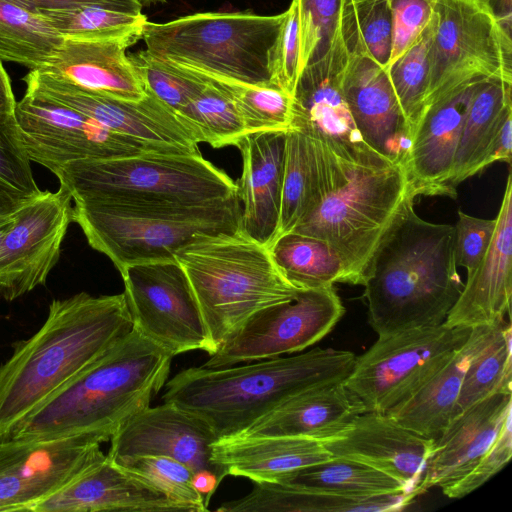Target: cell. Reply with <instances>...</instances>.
Here are the masks:
<instances>
[{
    "label": "cell",
    "mask_w": 512,
    "mask_h": 512,
    "mask_svg": "<svg viewBox=\"0 0 512 512\" xmlns=\"http://www.w3.org/2000/svg\"><path fill=\"white\" fill-rule=\"evenodd\" d=\"M175 512L184 508L108 456L39 503L32 512Z\"/></svg>",
    "instance_id": "obj_26"
},
{
    "label": "cell",
    "mask_w": 512,
    "mask_h": 512,
    "mask_svg": "<svg viewBox=\"0 0 512 512\" xmlns=\"http://www.w3.org/2000/svg\"><path fill=\"white\" fill-rule=\"evenodd\" d=\"M241 205L229 201L188 207L128 208L74 201L72 220L89 245L120 271L132 264L175 260L176 252L200 233L239 228Z\"/></svg>",
    "instance_id": "obj_9"
},
{
    "label": "cell",
    "mask_w": 512,
    "mask_h": 512,
    "mask_svg": "<svg viewBox=\"0 0 512 512\" xmlns=\"http://www.w3.org/2000/svg\"><path fill=\"white\" fill-rule=\"evenodd\" d=\"M247 495L223 503L218 512H387L400 511L416 496L409 492L351 497L283 482H254Z\"/></svg>",
    "instance_id": "obj_30"
},
{
    "label": "cell",
    "mask_w": 512,
    "mask_h": 512,
    "mask_svg": "<svg viewBox=\"0 0 512 512\" xmlns=\"http://www.w3.org/2000/svg\"><path fill=\"white\" fill-rule=\"evenodd\" d=\"M510 411L495 437L492 445L478 465L464 478L444 491L449 498H462L496 475L509 462L512 456V430Z\"/></svg>",
    "instance_id": "obj_48"
},
{
    "label": "cell",
    "mask_w": 512,
    "mask_h": 512,
    "mask_svg": "<svg viewBox=\"0 0 512 512\" xmlns=\"http://www.w3.org/2000/svg\"><path fill=\"white\" fill-rule=\"evenodd\" d=\"M128 310L142 336L173 357L193 350L214 353L189 280L176 260L121 269Z\"/></svg>",
    "instance_id": "obj_12"
},
{
    "label": "cell",
    "mask_w": 512,
    "mask_h": 512,
    "mask_svg": "<svg viewBox=\"0 0 512 512\" xmlns=\"http://www.w3.org/2000/svg\"><path fill=\"white\" fill-rule=\"evenodd\" d=\"M512 83L488 78L476 88L466 111L455 152L451 186L481 172L485 150L502 120L512 113Z\"/></svg>",
    "instance_id": "obj_32"
},
{
    "label": "cell",
    "mask_w": 512,
    "mask_h": 512,
    "mask_svg": "<svg viewBox=\"0 0 512 512\" xmlns=\"http://www.w3.org/2000/svg\"><path fill=\"white\" fill-rule=\"evenodd\" d=\"M491 325L471 328L465 343L415 395L386 414L405 427L436 440L455 417L464 372Z\"/></svg>",
    "instance_id": "obj_31"
},
{
    "label": "cell",
    "mask_w": 512,
    "mask_h": 512,
    "mask_svg": "<svg viewBox=\"0 0 512 512\" xmlns=\"http://www.w3.org/2000/svg\"><path fill=\"white\" fill-rule=\"evenodd\" d=\"M21 203L0 194V213L15 210Z\"/></svg>",
    "instance_id": "obj_57"
},
{
    "label": "cell",
    "mask_w": 512,
    "mask_h": 512,
    "mask_svg": "<svg viewBox=\"0 0 512 512\" xmlns=\"http://www.w3.org/2000/svg\"><path fill=\"white\" fill-rule=\"evenodd\" d=\"M202 80L206 86L178 116L191 128L199 143L214 148L236 146L247 132L234 101L220 87Z\"/></svg>",
    "instance_id": "obj_39"
},
{
    "label": "cell",
    "mask_w": 512,
    "mask_h": 512,
    "mask_svg": "<svg viewBox=\"0 0 512 512\" xmlns=\"http://www.w3.org/2000/svg\"><path fill=\"white\" fill-rule=\"evenodd\" d=\"M471 328H414L378 336L343 381L365 411L387 413L415 395L465 343Z\"/></svg>",
    "instance_id": "obj_10"
},
{
    "label": "cell",
    "mask_w": 512,
    "mask_h": 512,
    "mask_svg": "<svg viewBox=\"0 0 512 512\" xmlns=\"http://www.w3.org/2000/svg\"><path fill=\"white\" fill-rule=\"evenodd\" d=\"M300 31V72L323 58L340 33L346 0H296ZM300 74V73H299Z\"/></svg>",
    "instance_id": "obj_44"
},
{
    "label": "cell",
    "mask_w": 512,
    "mask_h": 512,
    "mask_svg": "<svg viewBox=\"0 0 512 512\" xmlns=\"http://www.w3.org/2000/svg\"><path fill=\"white\" fill-rule=\"evenodd\" d=\"M434 441L386 413L369 411L358 415L339 435L322 442L332 456L370 465L418 496Z\"/></svg>",
    "instance_id": "obj_22"
},
{
    "label": "cell",
    "mask_w": 512,
    "mask_h": 512,
    "mask_svg": "<svg viewBox=\"0 0 512 512\" xmlns=\"http://www.w3.org/2000/svg\"><path fill=\"white\" fill-rule=\"evenodd\" d=\"M269 251L282 275L300 290L345 283L338 256L322 239L288 232L277 237Z\"/></svg>",
    "instance_id": "obj_35"
},
{
    "label": "cell",
    "mask_w": 512,
    "mask_h": 512,
    "mask_svg": "<svg viewBox=\"0 0 512 512\" xmlns=\"http://www.w3.org/2000/svg\"><path fill=\"white\" fill-rule=\"evenodd\" d=\"M425 103L476 78L512 83V37L484 0H437Z\"/></svg>",
    "instance_id": "obj_11"
},
{
    "label": "cell",
    "mask_w": 512,
    "mask_h": 512,
    "mask_svg": "<svg viewBox=\"0 0 512 512\" xmlns=\"http://www.w3.org/2000/svg\"><path fill=\"white\" fill-rule=\"evenodd\" d=\"M286 132L244 135L237 147L242 158L236 195L242 205L239 228L270 247L277 238L284 174Z\"/></svg>",
    "instance_id": "obj_23"
},
{
    "label": "cell",
    "mask_w": 512,
    "mask_h": 512,
    "mask_svg": "<svg viewBox=\"0 0 512 512\" xmlns=\"http://www.w3.org/2000/svg\"><path fill=\"white\" fill-rule=\"evenodd\" d=\"M105 438L80 434L0 440V511H33L46 498L106 458Z\"/></svg>",
    "instance_id": "obj_14"
},
{
    "label": "cell",
    "mask_w": 512,
    "mask_h": 512,
    "mask_svg": "<svg viewBox=\"0 0 512 512\" xmlns=\"http://www.w3.org/2000/svg\"><path fill=\"white\" fill-rule=\"evenodd\" d=\"M128 57L144 90L177 115L206 86L202 79L188 69L161 60L146 49Z\"/></svg>",
    "instance_id": "obj_42"
},
{
    "label": "cell",
    "mask_w": 512,
    "mask_h": 512,
    "mask_svg": "<svg viewBox=\"0 0 512 512\" xmlns=\"http://www.w3.org/2000/svg\"><path fill=\"white\" fill-rule=\"evenodd\" d=\"M133 329L124 293L54 299L0 366V440Z\"/></svg>",
    "instance_id": "obj_1"
},
{
    "label": "cell",
    "mask_w": 512,
    "mask_h": 512,
    "mask_svg": "<svg viewBox=\"0 0 512 512\" xmlns=\"http://www.w3.org/2000/svg\"><path fill=\"white\" fill-rule=\"evenodd\" d=\"M193 486L203 497L208 507L210 500L220 485L217 475L209 470H201L193 473Z\"/></svg>",
    "instance_id": "obj_53"
},
{
    "label": "cell",
    "mask_w": 512,
    "mask_h": 512,
    "mask_svg": "<svg viewBox=\"0 0 512 512\" xmlns=\"http://www.w3.org/2000/svg\"><path fill=\"white\" fill-rule=\"evenodd\" d=\"M72 195L60 185L23 201L0 246V297L13 301L45 284L72 220Z\"/></svg>",
    "instance_id": "obj_18"
},
{
    "label": "cell",
    "mask_w": 512,
    "mask_h": 512,
    "mask_svg": "<svg viewBox=\"0 0 512 512\" xmlns=\"http://www.w3.org/2000/svg\"><path fill=\"white\" fill-rule=\"evenodd\" d=\"M491 243L467 272L461 293L444 324L473 328L493 325L509 314L512 296V177L509 174Z\"/></svg>",
    "instance_id": "obj_24"
},
{
    "label": "cell",
    "mask_w": 512,
    "mask_h": 512,
    "mask_svg": "<svg viewBox=\"0 0 512 512\" xmlns=\"http://www.w3.org/2000/svg\"><path fill=\"white\" fill-rule=\"evenodd\" d=\"M172 358L133 328L21 420L7 438L96 434L109 441L127 420L150 406L165 386Z\"/></svg>",
    "instance_id": "obj_3"
},
{
    "label": "cell",
    "mask_w": 512,
    "mask_h": 512,
    "mask_svg": "<svg viewBox=\"0 0 512 512\" xmlns=\"http://www.w3.org/2000/svg\"><path fill=\"white\" fill-rule=\"evenodd\" d=\"M15 118L30 161L53 174L77 160L150 152L89 116L28 91L16 102Z\"/></svg>",
    "instance_id": "obj_17"
},
{
    "label": "cell",
    "mask_w": 512,
    "mask_h": 512,
    "mask_svg": "<svg viewBox=\"0 0 512 512\" xmlns=\"http://www.w3.org/2000/svg\"><path fill=\"white\" fill-rule=\"evenodd\" d=\"M23 80L26 91L79 111L150 152L200 153L191 128L146 90L141 100L127 101L83 90L38 69H31Z\"/></svg>",
    "instance_id": "obj_15"
},
{
    "label": "cell",
    "mask_w": 512,
    "mask_h": 512,
    "mask_svg": "<svg viewBox=\"0 0 512 512\" xmlns=\"http://www.w3.org/2000/svg\"><path fill=\"white\" fill-rule=\"evenodd\" d=\"M341 32L347 48L342 88L354 124L372 150L403 166L411 145L410 128L387 69L363 41L352 0H346Z\"/></svg>",
    "instance_id": "obj_16"
},
{
    "label": "cell",
    "mask_w": 512,
    "mask_h": 512,
    "mask_svg": "<svg viewBox=\"0 0 512 512\" xmlns=\"http://www.w3.org/2000/svg\"><path fill=\"white\" fill-rule=\"evenodd\" d=\"M344 313L333 286L301 290L295 299L251 316L202 366L230 367L302 352L329 334Z\"/></svg>",
    "instance_id": "obj_13"
},
{
    "label": "cell",
    "mask_w": 512,
    "mask_h": 512,
    "mask_svg": "<svg viewBox=\"0 0 512 512\" xmlns=\"http://www.w3.org/2000/svg\"><path fill=\"white\" fill-rule=\"evenodd\" d=\"M388 2L394 22L391 64L410 47L431 21L437 0H388Z\"/></svg>",
    "instance_id": "obj_50"
},
{
    "label": "cell",
    "mask_w": 512,
    "mask_h": 512,
    "mask_svg": "<svg viewBox=\"0 0 512 512\" xmlns=\"http://www.w3.org/2000/svg\"><path fill=\"white\" fill-rule=\"evenodd\" d=\"M40 192L15 114L0 115V194L22 203Z\"/></svg>",
    "instance_id": "obj_45"
},
{
    "label": "cell",
    "mask_w": 512,
    "mask_h": 512,
    "mask_svg": "<svg viewBox=\"0 0 512 512\" xmlns=\"http://www.w3.org/2000/svg\"><path fill=\"white\" fill-rule=\"evenodd\" d=\"M55 175L73 201L128 208L206 206L237 197L236 182L200 153L77 160Z\"/></svg>",
    "instance_id": "obj_7"
},
{
    "label": "cell",
    "mask_w": 512,
    "mask_h": 512,
    "mask_svg": "<svg viewBox=\"0 0 512 512\" xmlns=\"http://www.w3.org/2000/svg\"><path fill=\"white\" fill-rule=\"evenodd\" d=\"M175 260L189 280L214 352L255 313L301 291L279 271L269 248L240 228L200 233Z\"/></svg>",
    "instance_id": "obj_6"
},
{
    "label": "cell",
    "mask_w": 512,
    "mask_h": 512,
    "mask_svg": "<svg viewBox=\"0 0 512 512\" xmlns=\"http://www.w3.org/2000/svg\"><path fill=\"white\" fill-rule=\"evenodd\" d=\"M320 144L323 188L291 232L326 241L342 264L345 283L363 285L377 246L409 194L405 171L379 154L342 157Z\"/></svg>",
    "instance_id": "obj_5"
},
{
    "label": "cell",
    "mask_w": 512,
    "mask_h": 512,
    "mask_svg": "<svg viewBox=\"0 0 512 512\" xmlns=\"http://www.w3.org/2000/svg\"><path fill=\"white\" fill-rule=\"evenodd\" d=\"M346 63L340 29L328 53L301 70L292 94L289 129L324 143L342 157L378 154L364 142L349 112L342 88Z\"/></svg>",
    "instance_id": "obj_19"
},
{
    "label": "cell",
    "mask_w": 512,
    "mask_h": 512,
    "mask_svg": "<svg viewBox=\"0 0 512 512\" xmlns=\"http://www.w3.org/2000/svg\"><path fill=\"white\" fill-rule=\"evenodd\" d=\"M300 73V31L297 1L292 0L276 44L273 82L291 97Z\"/></svg>",
    "instance_id": "obj_47"
},
{
    "label": "cell",
    "mask_w": 512,
    "mask_h": 512,
    "mask_svg": "<svg viewBox=\"0 0 512 512\" xmlns=\"http://www.w3.org/2000/svg\"><path fill=\"white\" fill-rule=\"evenodd\" d=\"M59 35L75 40H121L135 43L147 18L100 5H77L36 12Z\"/></svg>",
    "instance_id": "obj_38"
},
{
    "label": "cell",
    "mask_w": 512,
    "mask_h": 512,
    "mask_svg": "<svg viewBox=\"0 0 512 512\" xmlns=\"http://www.w3.org/2000/svg\"><path fill=\"white\" fill-rule=\"evenodd\" d=\"M332 457L323 442L302 436H233L219 438L211 461L222 478L245 477L253 482H281L296 471Z\"/></svg>",
    "instance_id": "obj_29"
},
{
    "label": "cell",
    "mask_w": 512,
    "mask_h": 512,
    "mask_svg": "<svg viewBox=\"0 0 512 512\" xmlns=\"http://www.w3.org/2000/svg\"><path fill=\"white\" fill-rule=\"evenodd\" d=\"M116 464L153 484L186 512L208 511L193 486V471L185 464L164 456H143Z\"/></svg>",
    "instance_id": "obj_43"
},
{
    "label": "cell",
    "mask_w": 512,
    "mask_h": 512,
    "mask_svg": "<svg viewBox=\"0 0 512 512\" xmlns=\"http://www.w3.org/2000/svg\"><path fill=\"white\" fill-rule=\"evenodd\" d=\"M502 30L512 37V0H484Z\"/></svg>",
    "instance_id": "obj_54"
},
{
    "label": "cell",
    "mask_w": 512,
    "mask_h": 512,
    "mask_svg": "<svg viewBox=\"0 0 512 512\" xmlns=\"http://www.w3.org/2000/svg\"><path fill=\"white\" fill-rule=\"evenodd\" d=\"M31 12L45 9H58L77 5H100L107 8L141 14L142 7L136 0H8Z\"/></svg>",
    "instance_id": "obj_51"
},
{
    "label": "cell",
    "mask_w": 512,
    "mask_h": 512,
    "mask_svg": "<svg viewBox=\"0 0 512 512\" xmlns=\"http://www.w3.org/2000/svg\"><path fill=\"white\" fill-rule=\"evenodd\" d=\"M358 27L371 56L384 68L391 60L394 22L388 0H352Z\"/></svg>",
    "instance_id": "obj_46"
},
{
    "label": "cell",
    "mask_w": 512,
    "mask_h": 512,
    "mask_svg": "<svg viewBox=\"0 0 512 512\" xmlns=\"http://www.w3.org/2000/svg\"><path fill=\"white\" fill-rule=\"evenodd\" d=\"M281 482L351 497L409 492L398 480L370 465L335 456L302 468Z\"/></svg>",
    "instance_id": "obj_36"
},
{
    "label": "cell",
    "mask_w": 512,
    "mask_h": 512,
    "mask_svg": "<svg viewBox=\"0 0 512 512\" xmlns=\"http://www.w3.org/2000/svg\"><path fill=\"white\" fill-rule=\"evenodd\" d=\"M188 70L220 87L232 98L243 119L247 134L286 132L289 129L292 97L282 89L244 84L200 71Z\"/></svg>",
    "instance_id": "obj_40"
},
{
    "label": "cell",
    "mask_w": 512,
    "mask_h": 512,
    "mask_svg": "<svg viewBox=\"0 0 512 512\" xmlns=\"http://www.w3.org/2000/svg\"><path fill=\"white\" fill-rule=\"evenodd\" d=\"M140 5L141 7L143 8L144 6H148V5H151V4H154V3H158V2H163L165 0H136Z\"/></svg>",
    "instance_id": "obj_58"
},
{
    "label": "cell",
    "mask_w": 512,
    "mask_h": 512,
    "mask_svg": "<svg viewBox=\"0 0 512 512\" xmlns=\"http://www.w3.org/2000/svg\"><path fill=\"white\" fill-rule=\"evenodd\" d=\"M512 157V113L500 123L490 140L481 163V170L496 161L511 164Z\"/></svg>",
    "instance_id": "obj_52"
},
{
    "label": "cell",
    "mask_w": 512,
    "mask_h": 512,
    "mask_svg": "<svg viewBox=\"0 0 512 512\" xmlns=\"http://www.w3.org/2000/svg\"><path fill=\"white\" fill-rule=\"evenodd\" d=\"M285 12H208L147 22L141 38L153 56L216 77L276 87L273 65ZM278 88V87H277Z\"/></svg>",
    "instance_id": "obj_8"
},
{
    "label": "cell",
    "mask_w": 512,
    "mask_h": 512,
    "mask_svg": "<svg viewBox=\"0 0 512 512\" xmlns=\"http://www.w3.org/2000/svg\"><path fill=\"white\" fill-rule=\"evenodd\" d=\"M323 178L324 156L320 142L288 129L277 237L291 232L312 211L322 190Z\"/></svg>",
    "instance_id": "obj_33"
},
{
    "label": "cell",
    "mask_w": 512,
    "mask_h": 512,
    "mask_svg": "<svg viewBox=\"0 0 512 512\" xmlns=\"http://www.w3.org/2000/svg\"><path fill=\"white\" fill-rule=\"evenodd\" d=\"M476 78L428 100L411 135L403 163L408 191L416 198H456L451 186L455 152L464 117L481 81Z\"/></svg>",
    "instance_id": "obj_21"
},
{
    "label": "cell",
    "mask_w": 512,
    "mask_h": 512,
    "mask_svg": "<svg viewBox=\"0 0 512 512\" xmlns=\"http://www.w3.org/2000/svg\"><path fill=\"white\" fill-rule=\"evenodd\" d=\"M512 328L505 319L490 326L464 372L455 416L495 393H512Z\"/></svg>",
    "instance_id": "obj_34"
},
{
    "label": "cell",
    "mask_w": 512,
    "mask_h": 512,
    "mask_svg": "<svg viewBox=\"0 0 512 512\" xmlns=\"http://www.w3.org/2000/svg\"><path fill=\"white\" fill-rule=\"evenodd\" d=\"M355 358L351 351L315 347L242 366L187 368L165 383L162 399L203 418L218 439L233 437L295 395L344 381Z\"/></svg>",
    "instance_id": "obj_4"
},
{
    "label": "cell",
    "mask_w": 512,
    "mask_h": 512,
    "mask_svg": "<svg viewBox=\"0 0 512 512\" xmlns=\"http://www.w3.org/2000/svg\"><path fill=\"white\" fill-rule=\"evenodd\" d=\"M16 102L10 78L0 61V115L15 114Z\"/></svg>",
    "instance_id": "obj_55"
},
{
    "label": "cell",
    "mask_w": 512,
    "mask_h": 512,
    "mask_svg": "<svg viewBox=\"0 0 512 512\" xmlns=\"http://www.w3.org/2000/svg\"><path fill=\"white\" fill-rule=\"evenodd\" d=\"M64 38L39 14L0 0V61L43 67Z\"/></svg>",
    "instance_id": "obj_37"
},
{
    "label": "cell",
    "mask_w": 512,
    "mask_h": 512,
    "mask_svg": "<svg viewBox=\"0 0 512 512\" xmlns=\"http://www.w3.org/2000/svg\"><path fill=\"white\" fill-rule=\"evenodd\" d=\"M497 220L482 219L458 211L454 226V258L457 266L473 270L485 255L494 235Z\"/></svg>",
    "instance_id": "obj_49"
},
{
    "label": "cell",
    "mask_w": 512,
    "mask_h": 512,
    "mask_svg": "<svg viewBox=\"0 0 512 512\" xmlns=\"http://www.w3.org/2000/svg\"><path fill=\"white\" fill-rule=\"evenodd\" d=\"M410 194L369 263L364 298L380 335L444 323L463 288L454 258V226L420 218Z\"/></svg>",
    "instance_id": "obj_2"
},
{
    "label": "cell",
    "mask_w": 512,
    "mask_h": 512,
    "mask_svg": "<svg viewBox=\"0 0 512 512\" xmlns=\"http://www.w3.org/2000/svg\"><path fill=\"white\" fill-rule=\"evenodd\" d=\"M434 18L410 47L387 68L392 87L412 135L424 107L429 85V48Z\"/></svg>",
    "instance_id": "obj_41"
},
{
    "label": "cell",
    "mask_w": 512,
    "mask_h": 512,
    "mask_svg": "<svg viewBox=\"0 0 512 512\" xmlns=\"http://www.w3.org/2000/svg\"><path fill=\"white\" fill-rule=\"evenodd\" d=\"M16 209L0 213V246L3 239L15 220Z\"/></svg>",
    "instance_id": "obj_56"
},
{
    "label": "cell",
    "mask_w": 512,
    "mask_h": 512,
    "mask_svg": "<svg viewBox=\"0 0 512 512\" xmlns=\"http://www.w3.org/2000/svg\"><path fill=\"white\" fill-rule=\"evenodd\" d=\"M366 412L343 381L305 390L254 422L237 436H302L328 440L346 430Z\"/></svg>",
    "instance_id": "obj_28"
},
{
    "label": "cell",
    "mask_w": 512,
    "mask_h": 512,
    "mask_svg": "<svg viewBox=\"0 0 512 512\" xmlns=\"http://www.w3.org/2000/svg\"><path fill=\"white\" fill-rule=\"evenodd\" d=\"M216 440L218 437L203 418L172 402H164L127 420L110 438L107 456L114 463L143 456L169 457L185 464L193 473L209 470L221 483L223 478L211 461Z\"/></svg>",
    "instance_id": "obj_20"
},
{
    "label": "cell",
    "mask_w": 512,
    "mask_h": 512,
    "mask_svg": "<svg viewBox=\"0 0 512 512\" xmlns=\"http://www.w3.org/2000/svg\"><path fill=\"white\" fill-rule=\"evenodd\" d=\"M512 411V393L499 392L457 414L434 441V448L418 487L442 492L468 475L482 460Z\"/></svg>",
    "instance_id": "obj_25"
},
{
    "label": "cell",
    "mask_w": 512,
    "mask_h": 512,
    "mask_svg": "<svg viewBox=\"0 0 512 512\" xmlns=\"http://www.w3.org/2000/svg\"><path fill=\"white\" fill-rule=\"evenodd\" d=\"M129 42L64 38L41 72L83 90L120 100L139 101L144 88L126 55Z\"/></svg>",
    "instance_id": "obj_27"
}]
</instances>
